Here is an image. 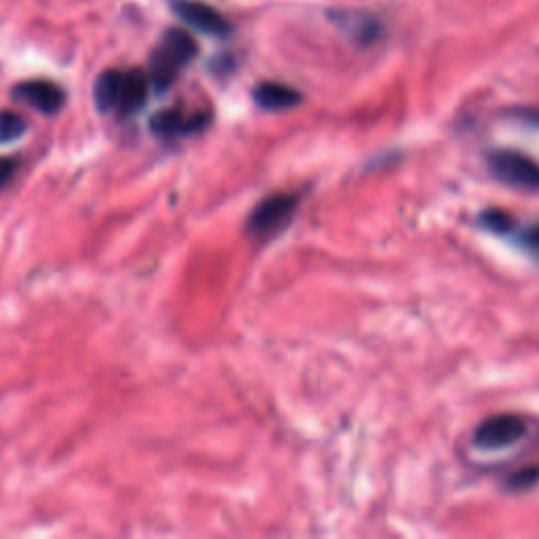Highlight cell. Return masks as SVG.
I'll use <instances>...</instances> for the list:
<instances>
[{
  "mask_svg": "<svg viewBox=\"0 0 539 539\" xmlns=\"http://www.w3.org/2000/svg\"><path fill=\"white\" fill-rule=\"evenodd\" d=\"M483 224L491 230V232H497V234H508L512 230V217L506 215L504 211H497V209H491L487 211L483 217Z\"/></svg>",
  "mask_w": 539,
  "mask_h": 539,
  "instance_id": "7c38bea8",
  "label": "cell"
},
{
  "mask_svg": "<svg viewBox=\"0 0 539 539\" xmlns=\"http://www.w3.org/2000/svg\"><path fill=\"white\" fill-rule=\"evenodd\" d=\"M13 173H15V163L11 161V158L0 156V190L5 188V184L13 177Z\"/></svg>",
  "mask_w": 539,
  "mask_h": 539,
  "instance_id": "5bb4252c",
  "label": "cell"
},
{
  "mask_svg": "<svg viewBox=\"0 0 539 539\" xmlns=\"http://www.w3.org/2000/svg\"><path fill=\"white\" fill-rule=\"evenodd\" d=\"M26 133V121L11 110L0 112V146L11 144Z\"/></svg>",
  "mask_w": 539,
  "mask_h": 539,
  "instance_id": "8fae6325",
  "label": "cell"
},
{
  "mask_svg": "<svg viewBox=\"0 0 539 539\" xmlns=\"http://www.w3.org/2000/svg\"><path fill=\"white\" fill-rule=\"evenodd\" d=\"M209 121L207 114H186L182 110H163L152 116L150 129L156 135L163 137H175V135H186V133H196L201 131Z\"/></svg>",
  "mask_w": 539,
  "mask_h": 539,
  "instance_id": "ba28073f",
  "label": "cell"
},
{
  "mask_svg": "<svg viewBox=\"0 0 539 539\" xmlns=\"http://www.w3.org/2000/svg\"><path fill=\"white\" fill-rule=\"evenodd\" d=\"M253 99L259 108L270 112L289 110L299 104V93L283 83H262L253 91Z\"/></svg>",
  "mask_w": 539,
  "mask_h": 539,
  "instance_id": "9c48e42d",
  "label": "cell"
},
{
  "mask_svg": "<svg viewBox=\"0 0 539 539\" xmlns=\"http://www.w3.org/2000/svg\"><path fill=\"white\" fill-rule=\"evenodd\" d=\"M527 434V422L523 417L502 413L485 419L474 430V445L481 449H504L521 441Z\"/></svg>",
  "mask_w": 539,
  "mask_h": 539,
  "instance_id": "277c9868",
  "label": "cell"
},
{
  "mask_svg": "<svg viewBox=\"0 0 539 539\" xmlns=\"http://www.w3.org/2000/svg\"><path fill=\"white\" fill-rule=\"evenodd\" d=\"M150 78L142 70H121V87H118L116 112L121 118H129L146 106L150 93Z\"/></svg>",
  "mask_w": 539,
  "mask_h": 539,
  "instance_id": "52a82bcc",
  "label": "cell"
},
{
  "mask_svg": "<svg viewBox=\"0 0 539 539\" xmlns=\"http://www.w3.org/2000/svg\"><path fill=\"white\" fill-rule=\"evenodd\" d=\"M196 53L198 47L188 32L179 28L167 30L150 57V87L156 93L167 91L175 83L179 72L196 57Z\"/></svg>",
  "mask_w": 539,
  "mask_h": 539,
  "instance_id": "6da1fadb",
  "label": "cell"
},
{
  "mask_svg": "<svg viewBox=\"0 0 539 539\" xmlns=\"http://www.w3.org/2000/svg\"><path fill=\"white\" fill-rule=\"evenodd\" d=\"M171 7L186 26L203 34L228 36L232 30L222 13L207 3H201V0H171Z\"/></svg>",
  "mask_w": 539,
  "mask_h": 539,
  "instance_id": "5b68a950",
  "label": "cell"
},
{
  "mask_svg": "<svg viewBox=\"0 0 539 539\" xmlns=\"http://www.w3.org/2000/svg\"><path fill=\"white\" fill-rule=\"evenodd\" d=\"M13 97L41 114H55L66 106V91L51 81H24L13 89Z\"/></svg>",
  "mask_w": 539,
  "mask_h": 539,
  "instance_id": "8992f818",
  "label": "cell"
},
{
  "mask_svg": "<svg viewBox=\"0 0 539 539\" xmlns=\"http://www.w3.org/2000/svg\"><path fill=\"white\" fill-rule=\"evenodd\" d=\"M297 211V196L274 194L259 203L247 222V232L253 238H270L281 232Z\"/></svg>",
  "mask_w": 539,
  "mask_h": 539,
  "instance_id": "7a4b0ae2",
  "label": "cell"
},
{
  "mask_svg": "<svg viewBox=\"0 0 539 539\" xmlns=\"http://www.w3.org/2000/svg\"><path fill=\"white\" fill-rule=\"evenodd\" d=\"M537 481H539V468H525L521 472H516L514 476H510L506 487L512 491H523V489H531Z\"/></svg>",
  "mask_w": 539,
  "mask_h": 539,
  "instance_id": "4fadbf2b",
  "label": "cell"
},
{
  "mask_svg": "<svg viewBox=\"0 0 539 539\" xmlns=\"http://www.w3.org/2000/svg\"><path fill=\"white\" fill-rule=\"evenodd\" d=\"M489 171L499 179L502 184L523 190H537L539 188V165L531 156L514 150H497L489 158Z\"/></svg>",
  "mask_w": 539,
  "mask_h": 539,
  "instance_id": "3957f363",
  "label": "cell"
},
{
  "mask_svg": "<svg viewBox=\"0 0 539 539\" xmlns=\"http://www.w3.org/2000/svg\"><path fill=\"white\" fill-rule=\"evenodd\" d=\"M521 241L525 243L527 249H531L533 253L539 255V226H533V228H529L527 232H523Z\"/></svg>",
  "mask_w": 539,
  "mask_h": 539,
  "instance_id": "9a60e30c",
  "label": "cell"
},
{
  "mask_svg": "<svg viewBox=\"0 0 539 539\" xmlns=\"http://www.w3.org/2000/svg\"><path fill=\"white\" fill-rule=\"evenodd\" d=\"M118 87H121V70H106L95 78L93 99H95L97 110L110 112L116 108Z\"/></svg>",
  "mask_w": 539,
  "mask_h": 539,
  "instance_id": "30bf717a",
  "label": "cell"
}]
</instances>
